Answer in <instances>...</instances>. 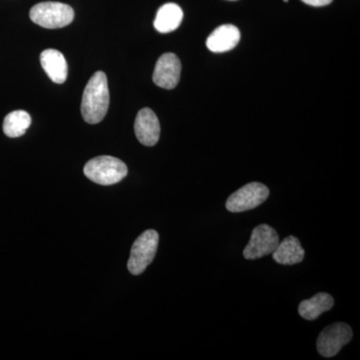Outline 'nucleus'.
I'll list each match as a JSON object with an SVG mask.
<instances>
[{"label": "nucleus", "instance_id": "nucleus-1", "mask_svg": "<svg viewBox=\"0 0 360 360\" xmlns=\"http://www.w3.org/2000/svg\"><path fill=\"white\" fill-rule=\"evenodd\" d=\"M110 106L108 77L103 71H97L85 86L82 101V115L89 124H96L105 117Z\"/></svg>", "mask_w": 360, "mask_h": 360}, {"label": "nucleus", "instance_id": "nucleus-2", "mask_svg": "<svg viewBox=\"0 0 360 360\" xmlns=\"http://www.w3.org/2000/svg\"><path fill=\"white\" fill-rule=\"evenodd\" d=\"M85 176L101 186H112L118 184L129 172L127 165L113 156H97L85 165Z\"/></svg>", "mask_w": 360, "mask_h": 360}, {"label": "nucleus", "instance_id": "nucleus-3", "mask_svg": "<svg viewBox=\"0 0 360 360\" xmlns=\"http://www.w3.org/2000/svg\"><path fill=\"white\" fill-rule=\"evenodd\" d=\"M30 16L35 25L49 30H56L70 25L75 20V11L68 4L45 1L33 6Z\"/></svg>", "mask_w": 360, "mask_h": 360}, {"label": "nucleus", "instance_id": "nucleus-4", "mask_svg": "<svg viewBox=\"0 0 360 360\" xmlns=\"http://www.w3.org/2000/svg\"><path fill=\"white\" fill-rule=\"evenodd\" d=\"M160 236L158 231L148 229L141 233L132 245L127 269L134 276H139L153 262L158 251Z\"/></svg>", "mask_w": 360, "mask_h": 360}, {"label": "nucleus", "instance_id": "nucleus-5", "mask_svg": "<svg viewBox=\"0 0 360 360\" xmlns=\"http://www.w3.org/2000/svg\"><path fill=\"white\" fill-rule=\"evenodd\" d=\"M269 189L259 182H251L232 193L226 201V210L231 212H243L257 208L269 198Z\"/></svg>", "mask_w": 360, "mask_h": 360}, {"label": "nucleus", "instance_id": "nucleus-6", "mask_svg": "<svg viewBox=\"0 0 360 360\" xmlns=\"http://www.w3.org/2000/svg\"><path fill=\"white\" fill-rule=\"evenodd\" d=\"M352 329L343 322L331 324L321 331L317 340V352L324 357L335 356L352 340Z\"/></svg>", "mask_w": 360, "mask_h": 360}, {"label": "nucleus", "instance_id": "nucleus-7", "mask_svg": "<svg viewBox=\"0 0 360 360\" xmlns=\"http://www.w3.org/2000/svg\"><path fill=\"white\" fill-rule=\"evenodd\" d=\"M279 243L276 229L267 224H260L253 229L250 240L243 250V257L248 260L258 259L271 255Z\"/></svg>", "mask_w": 360, "mask_h": 360}, {"label": "nucleus", "instance_id": "nucleus-8", "mask_svg": "<svg viewBox=\"0 0 360 360\" xmlns=\"http://www.w3.org/2000/svg\"><path fill=\"white\" fill-rule=\"evenodd\" d=\"M181 63L174 53L161 56L156 63L153 72V82L165 89H174L179 84Z\"/></svg>", "mask_w": 360, "mask_h": 360}, {"label": "nucleus", "instance_id": "nucleus-9", "mask_svg": "<svg viewBox=\"0 0 360 360\" xmlns=\"http://www.w3.org/2000/svg\"><path fill=\"white\" fill-rule=\"evenodd\" d=\"M134 131L137 139L143 146H153L160 141V120L150 108H143L137 113Z\"/></svg>", "mask_w": 360, "mask_h": 360}, {"label": "nucleus", "instance_id": "nucleus-10", "mask_svg": "<svg viewBox=\"0 0 360 360\" xmlns=\"http://www.w3.org/2000/svg\"><path fill=\"white\" fill-rule=\"evenodd\" d=\"M240 40V32L236 26L224 25L219 26L208 37L206 46L210 51L226 52L233 49Z\"/></svg>", "mask_w": 360, "mask_h": 360}, {"label": "nucleus", "instance_id": "nucleus-11", "mask_svg": "<svg viewBox=\"0 0 360 360\" xmlns=\"http://www.w3.org/2000/svg\"><path fill=\"white\" fill-rule=\"evenodd\" d=\"M40 63L54 84H61L68 78V63L60 51L46 49L40 54Z\"/></svg>", "mask_w": 360, "mask_h": 360}, {"label": "nucleus", "instance_id": "nucleus-12", "mask_svg": "<svg viewBox=\"0 0 360 360\" xmlns=\"http://www.w3.org/2000/svg\"><path fill=\"white\" fill-rule=\"evenodd\" d=\"M304 255L305 251L302 243L292 236L284 238L272 252V257L277 264L283 265L300 264L304 258Z\"/></svg>", "mask_w": 360, "mask_h": 360}, {"label": "nucleus", "instance_id": "nucleus-13", "mask_svg": "<svg viewBox=\"0 0 360 360\" xmlns=\"http://www.w3.org/2000/svg\"><path fill=\"white\" fill-rule=\"evenodd\" d=\"M335 305V300L328 293H317L314 297L307 300H303L298 307V312L302 319L307 321H315L322 314L333 309Z\"/></svg>", "mask_w": 360, "mask_h": 360}, {"label": "nucleus", "instance_id": "nucleus-14", "mask_svg": "<svg viewBox=\"0 0 360 360\" xmlns=\"http://www.w3.org/2000/svg\"><path fill=\"white\" fill-rule=\"evenodd\" d=\"M184 18V13L177 4H167L158 9L155 27L158 32L169 33L179 28Z\"/></svg>", "mask_w": 360, "mask_h": 360}, {"label": "nucleus", "instance_id": "nucleus-15", "mask_svg": "<svg viewBox=\"0 0 360 360\" xmlns=\"http://www.w3.org/2000/svg\"><path fill=\"white\" fill-rule=\"evenodd\" d=\"M32 124L30 113L25 110H15L8 113L4 118V132L11 139L22 136Z\"/></svg>", "mask_w": 360, "mask_h": 360}, {"label": "nucleus", "instance_id": "nucleus-16", "mask_svg": "<svg viewBox=\"0 0 360 360\" xmlns=\"http://www.w3.org/2000/svg\"><path fill=\"white\" fill-rule=\"evenodd\" d=\"M302 1L309 6L319 7L328 6L333 2V0H302Z\"/></svg>", "mask_w": 360, "mask_h": 360}, {"label": "nucleus", "instance_id": "nucleus-17", "mask_svg": "<svg viewBox=\"0 0 360 360\" xmlns=\"http://www.w3.org/2000/svg\"><path fill=\"white\" fill-rule=\"evenodd\" d=\"M284 2H286V4H288V0H283Z\"/></svg>", "mask_w": 360, "mask_h": 360}, {"label": "nucleus", "instance_id": "nucleus-18", "mask_svg": "<svg viewBox=\"0 0 360 360\" xmlns=\"http://www.w3.org/2000/svg\"><path fill=\"white\" fill-rule=\"evenodd\" d=\"M231 1H234V0H231Z\"/></svg>", "mask_w": 360, "mask_h": 360}]
</instances>
